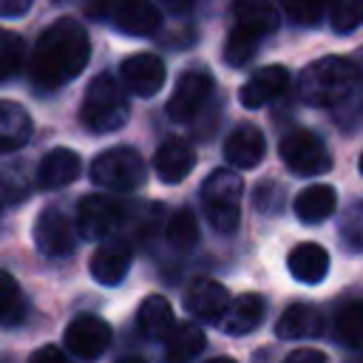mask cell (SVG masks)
<instances>
[{"instance_id": "obj_24", "label": "cell", "mask_w": 363, "mask_h": 363, "mask_svg": "<svg viewBox=\"0 0 363 363\" xmlns=\"http://www.w3.org/2000/svg\"><path fill=\"white\" fill-rule=\"evenodd\" d=\"M233 17H235V26L252 31L255 37H267L281 26V14L269 0H235Z\"/></svg>"}, {"instance_id": "obj_31", "label": "cell", "mask_w": 363, "mask_h": 363, "mask_svg": "<svg viewBox=\"0 0 363 363\" xmlns=\"http://www.w3.org/2000/svg\"><path fill=\"white\" fill-rule=\"evenodd\" d=\"M167 241L179 252H187V250L196 247V241H199V221H196V216L187 207L176 210L170 216V221H167Z\"/></svg>"}, {"instance_id": "obj_38", "label": "cell", "mask_w": 363, "mask_h": 363, "mask_svg": "<svg viewBox=\"0 0 363 363\" xmlns=\"http://www.w3.org/2000/svg\"><path fill=\"white\" fill-rule=\"evenodd\" d=\"M31 9V0H0V17H20Z\"/></svg>"}, {"instance_id": "obj_35", "label": "cell", "mask_w": 363, "mask_h": 363, "mask_svg": "<svg viewBox=\"0 0 363 363\" xmlns=\"http://www.w3.org/2000/svg\"><path fill=\"white\" fill-rule=\"evenodd\" d=\"M28 363H74V360H71V354H68L65 349H60V346H40V349L28 357Z\"/></svg>"}, {"instance_id": "obj_25", "label": "cell", "mask_w": 363, "mask_h": 363, "mask_svg": "<svg viewBox=\"0 0 363 363\" xmlns=\"http://www.w3.org/2000/svg\"><path fill=\"white\" fill-rule=\"evenodd\" d=\"M204 332L187 320V323H173V329L164 335V360L167 363H190L201 349H204Z\"/></svg>"}, {"instance_id": "obj_40", "label": "cell", "mask_w": 363, "mask_h": 363, "mask_svg": "<svg viewBox=\"0 0 363 363\" xmlns=\"http://www.w3.org/2000/svg\"><path fill=\"white\" fill-rule=\"evenodd\" d=\"M207 363H235L233 357H213V360H207Z\"/></svg>"}, {"instance_id": "obj_10", "label": "cell", "mask_w": 363, "mask_h": 363, "mask_svg": "<svg viewBox=\"0 0 363 363\" xmlns=\"http://www.w3.org/2000/svg\"><path fill=\"white\" fill-rule=\"evenodd\" d=\"M119 77H122L125 91H130L136 96H153L156 91H162V85L167 79V71H164V62L156 54L139 51V54H130V57L122 60Z\"/></svg>"}, {"instance_id": "obj_33", "label": "cell", "mask_w": 363, "mask_h": 363, "mask_svg": "<svg viewBox=\"0 0 363 363\" xmlns=\"http://www.w3.org/2000/svg\"><path fill=\"white\" fill-rule=\"evenodd\" d=\"M281 3H284V14L301 26L318 23L323 17V11L329 9V0H281Z\"/></svg>"}, {"instance_id": "obj_39", "label": "cell", "mask_w": 363, "mask_h": 363, "mask_svg": "<svg viewBox=\"0 0 363 363\" xmlns=\"http://www.w3.org/2000/svg\"><path fill=\"white\" fill-rule=\"evenodd\" d=\"M170 11H176V14H182V11H190L193 6H196V0H162Z\"/></svg>"}, {"instance_id": "obj_4", "label": "cell", "mask_w": 363, "mask_h": 363, "mask_svg": "<svg viewBox=\"0 0 363 363\" xmlns=\"http://www.w3.org/2000/svg\"><path fill=\"white\" fill-rule=\"evenodd\" d=\"M241 193L244 182L235 170H216L207 176L201 184V201H204V216L218 233H233L241 221Z\"/></svg>"}, {"instance_id": "obj_28", "label": "cell", "mask_w": 363, "mask_h": 363, "mask_svg": "<svg viewBox=\"0 0 363 363\" xmlns=\"http://www.w3.org/2000/svg\"><path fill=\"white\" fill-rule=\"evenodd\" d=\"M335 332L346 346L360 349L363 346V298L349 301L335 315Z\"/></svg>"}, {"instance_id": "obj_16", "label": "cell", "mask_w": 363, "mask_h": 363, "mask_svg": "<svg viewBox=\"0 0 363 363\" xmlns=\"http://www.w3.org/2000/svg\"><path fill=\"white\" fill-rule=\"evenodd\" d=\"M227 303H230L227 286L218 284V281H210V278L196 281V284L187 289V295H184V309H187L193 318L207 320V323L221 320Z\"/></svg>"}, {"instance_id": "obj_1", "label": "cell", "mask_w": 363, "mask_h": 363, "mask_svg": "<svg viewBox=\"0 0 363 363\" xmlns=\"http://www.w3.org/2000/svg\"><path fill=\"white\" fill-rule=\"evenodd\" d=\"M88 60H91V40L85 26L74 17H60L40 34L34 45L28 79L40 94H48L77 79L85 71Z\"/></svg>"}, {"instance_id": "obj_30", "label": "cell", "mask_w": 363, "mask_h": 363, "mask_svg": "<svg viewBox=\"0 0 363 363\" xmlns=\"http://www.w3.org/2000/svg\"><path fill=\"white\" fill-rule=\"evenodd\" d=\"M258 51V37L241 26H233L230 34H227V43H224V62L238 68V65H247Z\"/></svg>"}, {"instance_id": "obj_29", "label": "cell", "mask_w": 363, "mask_h": 363, "mask_svg": "<svg viewBox=\"0 0 363 363\" xmlns=\"http://www.w3.org/2000/svg\"><path fill=\"white\" fill-rule=\"evenodd\" d=\"M26 60V43L17 31L0 28V82H9L20 74Z\"/></svg>"}, {"instance_id": "obj_22", "label": "cell", "mask_w": 363, "mask_h": 363, "mask_svg": "<svg viewBox=\"0 0 363 363\" xmlns=\"http://www.w3.org/2000/svg\"><path fill=\"white\" fill-rule=\"evenodd\" d=\"M31 136V116L23 105L0 99V153L20 150Z\"/></svg>"}, {"instance_id": "obj_5", "label": "cell", "mask_w": 363, "mask_h": 363, "mask_svg": "<svg viewBox=\"0 0 363 363\" xmlns=\"http://www.w3.org/2000/svg\"><path fill=\"white\" fill-rule=\"evenodd\" d=\"M145 176H147L145 159L139 156V150L125 145L108 147L91 162V182H96L105 190H116V193L136 190L145 182Z\"/></svg>"}, {"instance_id": "obj_26", "label": "cell", "mask_w": 363, "mask_h": 363, "mask_svg": "<svg viewBox=\"0 0 363 363\" xmlns=\"http://www.w3.org/2000/svg\"><path fill=\"white\" fill-rule=\"evenodd\" d=\"M176 318H173V309L167 303V298L162 295H147L139 306V329L147 335V337H164L170 329H173Z\"/></svg>"}, {"instance_id": "obj_41", "label": "cell", "mask_w": 363, "mask_h": 363, "mask_svg": "<svg viewBox=\"0 0 363 363\" xmlns=\"http://www.w3.org/2000/svg\"><path fill=\"white\" fill-rule=\"evenodd\" d=\"M119 363H145L142 357H125V360H119Z\"/></svg>"}, {"instance_id": "obj_43", "label": "cell", "mask_w": 363, "mask_h": 363, "mask_svg": "<svg viewBox=\"0 0 363 363\" xmlns=\"http://www.w3.org/2000/svg\"><path fill=\"white\" fill-rule=\"evenodd\" d=\"M57 3H62V0H57Z\"/></svg>"}, {"instance_id": "obj_42", "label": "cell", "mask_w": 363, "mask_h": 363, "mask_svg": "<svg viewBox=\"0 0 363 363\" xmlns=\"http://www.w3.org/2000/svg\"><path fill=\"white\" fill-rule=\"evenodd\" d=\"M360 173H363V153H360Z\"/></svg>"}, {"instance_id": "obj_9", "label": "cell", "mask_w": 363, "mask_h": 363, "mask_svg": "<svg viewBox=\"0 0 363 363\" xmlns=\"http://www.w3.org/2000/svg\"><path fill=\"white\" fill-rule=\"evenodd\" d=\"M119 221H122V210L108 196L91 193V196H82L77 204V230L82 238L102 241L119 227Z\"/></svg>"}, {"instance_id": "obj_3", "label": "cell", "mask_w": 363, "mask_h": 363, "mask_svg": "<svg viewBox=\"0 0 363 363\" xmlns=\"http://www.w3.org/2000/svg\"><path fill=\"white\" fill-rule=\"evenodd\" d=\"M128 113H130V105H128L125 88L113 77L102 74L88 85V91L82 96V108H79L82 125L88 130H94V133L119 130L128 122Z\"/></svg>"}, {"instance_id": "obj_21", "label": "cell", "mask_w": 363, "mask_h": 363, "mask_svg": "<svg viewBox=\"0 0 363 363\" xmlns=\"http://www.w3.org/2000/svg\"><path fill=\"white\" fill-rule=\"evenodd\" d=\"M286 267H289L295 281H301V284H320L326 278V272H329V252L320 244L306 241V244H298L289 252Z\"/></svg>"}, {"instance_id": "obj_13", "label": "cell", "mask_w": 363, "mask_h": 363, "mask_svg": "<svg viewBox=\"0 0 363 363\" xmlns=\"http://www.w3.org/2000/svg\"><path fill=\"white\" fill-rule=\"evenodd\" d=\"M289 85V71L284 65H264L247 77V82L238 91V99L244 108H264L275 102Z\"/></svg>"}, {"instance_id": "obj_36", "label": "cell", "mask_w": 363, "mask_h": 363, "mask_svg": "<svg viewBox=\"0 0 363 363\" xmlns=\"http://www.w3.org/2000/svg\"><path fill=\"white\" fill-rule=\"evenodd\" d=\"M284 363H329V357L320 352V349H295L284 357Z\"/></svg>"}, {"instance_id": "obj_17", "label": "cell", "mask_w": 363, "mask_h": 363, "mask_svg": "<svg viewBox=\"0 0 363 363\" xmlns=\"http://www.w3.org/2000/svg\"><path fill=\"white\" fill-rule=\"evenodd\" d=\"M82 170L79 156L71 147H54L40 159L37 167V187L40 190H60L68 187Z\"/></svg>"}, {"instance_id": "obj_23", "label": "cell", "mask_w": 363, "mask_h": 363, "mask_svg": "<svg viewBox=\"0 0 363 363\" xmlns=\"http://www.w3.org/2000/svg\"><path fill=\"white\" fill-rule=\"evenodd\" d=\"M295 216L303 221V224H318V221H326L335 207H337V193L332 184H309L303 187L298 196H295Z\"/></svg>"}, {"instance_id": "obj_20", "label": "cell", "mask_w": 363, "mask_h": 363, "mask_svg": "<svg viewBox=\"0 0 363 363\" xmlns=\"http://www.w3.org/2000/svg\"><path fill=\"white\" fill-rule=\"evenodd\" d=\"M323 332V315L312 303H292L284 309V315L275 323V335L284 340H301V337H318Z\"/></svg>"}, {"instance_id": "obj_6", "label": "cell", "mask_w": 363, "mask_h": 363, "mask_svg": "<svg viewBox=\"0 0 363 363\" xmlns=\"http://www.w3.org/2000/svg\"><path fill=\"white\" fill-rule=\"evenodd\" d=\"M278 153L284 159V164L295 173V176H320L332 167V153L329 147L323 145V139L306 128H298V130H289L281 145H278Z\"/></svg>"}, {"instance_id": "obj_15", "label": "cell", "mask_w": 363, "mask_h": 363, "mask_svg": "<svg viewBox=\"0 0 363 363\" xmlns=\"http://www.w3.org/2000/svg\"><path fill=\"white\" fill-rule=\"evenodd\" d=\"M267 153V139L261 133V128L244 122L238 125L227 139H224V159L238 167V170H250L255 167Z\"/></svg>"}, {"instance_id": "obj_27", "label": "cell", "mask_w": 363, "mask_h": 363, "mask_svg": "<svg viewBox=\"0 0 363 363\" xmlns=\"http://www.w3.org/2000/svg\"><path fill=\"white\" fill-rule=\"evenodd\" d=\"M26 318V298L20 284L0 269V326H17Z\"/></svg>"}, {"instance_id": "obj_12", "label": "cell", "mask_w": 363, "mask_h": 363, "mask_svg": "<svg viewBox=\"0 0 363 363\" xmlns=\"http://www.w3.org/2000/svg\"><path fill=\"white\" fill-rule=\"evenodd\" d=\"M130 261H133V250L125 238H102V244L94 250L88 267H91L94 281H99L105 286H116L128 275Z\"/></svg>"}, {"instance_id": "obj_37", "label": "cell", "mask_w": 363, "mask_h": 363, "mask_svg": "<svg viewBox=\"0 0 363 363\" xmlns=\"http://www.w3.org/2000/svg\"><path fill=\"white\" fill-rule=\"evenodd\" d=\"M113 6H116V0H88L85 3V14L91 20H102V17L113 14Z\"/></svg>"}, {"instance_id": "obj_14", "label": "cell", "mask_w": 363, "mask_h": 363, "mask_svg": "<svg viewBox=\"0 0 363 363\" xmlns=\"http://www.w3.org/2000/svg\"><path fill=\"white\" fill-rule=\"evenodd\" d=\"M196 167V153L193 147L179 139V136H170L159 145L156 156H153V170L156 176L164 182V184H179L184 182Z\"/></svg>"}, {"instance_id": "obj_18", "label": "cell", "mask_w": 363, "mask_h": 363, "mask_svg": "<svg viewBox=\"0 0 363 363\" xmlns=\"http://www.w3.org/2000/svg\"><path fill=\"white\" fill-rule=\"evenodd\" d=\"M113 23L122 34L147 37L162 26V14H159L153 0H116Z\"/></svg>"}, {"instance_id": "obj_11", "label": "cell", "mask_w": 363, "mask_h": 363, "mask_svg": "<svg viewBox=\"0 0 363 363\" xmlns=\"http://www.w3.org/2000/svg\"><path fill=\"white\" fill-rule=\"evenodd\" d=\"M34 244L43 255H68L77 244V227L57 207H45L34 221Z\"/></svg>"}, {"instance_id": "obj_32", "label": "cell", "mask_w": 363, "mask_h": 363, "mask_svg": "<svg viewBox=\"0 0 363 363\" xmlns=\"http://www.w3.org/2000/svg\"><path fill=\"white\" fill-rule=\"evenodd\" d=\"M329 23L337 34H352L363 26V0H329Z\"/></svg>"}, {"instance_id": "obj_19", "label": "cell", "mask_w": 363, "mask_h": 363, "mask_svg": "<svg viewBox=\"0 0 363 363\" xmlns=\"http://www.w3.org/2000/svg\"><path fill=\"white\" fill-rule=\"evenodd\" d=\"M264 309H267V303H264L261 295L244 292L238 298H230V303H227V309H224L218 323H221V329L227 335H247L264 320Z\"/></svg>"}, {"instance_id": "obj_2", "label": "cell", "mask_w": 363, "mask_h": 363, "mask_svg": "<svg viewBox=\"0 0 363 363\" xmlns=\"http://www.w3.org/2000/svg\"><path fill=\"white\" fill-rule=\"evenodd\" d=\"M360 85V71L346 57H320L298 77V94L312 108H335L346 102Z\"/></svg>"}, {"instance_id": "obj_7", "label": "cell", "mask_w": 363, "mask_h": 363, "mask_svg": "<svg viewBox=\"0 0 363 363\" xmlns=\"http://www.w3.org/2000/svg\"><path fill=\"white\" fill-rule=\"evenodd\" d=\"M213 94V77L204 68H187L173 85L167 99V116L173 122H193Z\"/></svg>"}, {"instance_id": "obj_34", "label": "cell", "mask_w": 363, "mask_h": 363, "mask_svg": "<svg viewBox=\"0 0 363 363\" xmlns=\"http://www.w3.org/2000/svg\"><path fill=\"white\" fill-rule=\"evenodd\" d=\"M340 235L349 247L354 250H363V201L352 204L340 221Z\"/></svg>"}, {"instance_id": "obj_8", "label": "cell", "mask_w": 363, "mask_h": 363, "mask_svg": "<svg viewBox=\"0 0 363 363\" xmlns=\"http://www.w3.org/2000/svg\"><path fill=\"white\" fill-rule=\"evenodd\" d=\"M111 326L99 315H79L65 329V349L79 360H96L111 346Z\"/></svg>"}]
</instances>
